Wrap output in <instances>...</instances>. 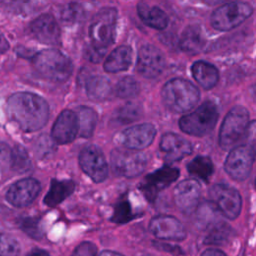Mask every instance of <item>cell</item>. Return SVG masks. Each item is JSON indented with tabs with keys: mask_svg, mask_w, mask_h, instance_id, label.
Masks as SVG:
<instances>
[{
	"mask_svg": "<svg viewBox=\"0 0 256 256\" xmlns=\"http://www.w3.org/2000/svg\"><path fill=\"white\" fill-rule=\"evenodd\" d=\"M9 117L24 132L41 129L49 118V105L41 96L30 92H17L7 101Z\"/></svg>",
	"mask_w": 256,
	"mask_h": 256,
	"instance_id": "1",
	"label": "cell"
},
{
	"mask_svg": "<svg viewBox=\"0 0 256 256\" xmlns=\"http://www.w3.org/2000/svg\"><path fill=\"white\" fill-rule=\"evenodd\" d=\"M161 97L169 110L175 113H185L195 107L199 101L200 93L190 81L174 78L163 86Z\"/></svg>",
	"mask_w": 256,
	"mask_h": 256,
	"instance_id": "2",
	"label": "cell"
},
{
	"mask_svg": "<svg viewBox=\"0 0 256 256\" xmlns=\"http://www.w3.org/2000/svg\"><path fill=\"white\" fill-rule=\"evenodd\" d=\"M33 66L44 78L54 82H64L72 74L71 60L56 49H45L33 57Z\"/></svg>",
	"mask_w": 256,
	"mask_h": 256,
	"instance_id": "3",
	"label": "cell"
},
{
	"mask_svg": "<svg viewBox=\"0 0 256 256\" xmlns=\"http://www.w3.org/2000/svg\"><path fill=\"white\" fill-rule=\"evenodd\" d=\"M249 124V112L243 106H234L225 116L219 131V145L228 150L244 138Z\"/></svg>",
	"mask_w": 256,
	"mask_h": 256,
	"instance_id": "4",
	"label": "cell"
},
{
	"mask_svg": "<svg viewBox=\"0 0 256 256\" xmlns=\"http://www.w3.org/2000/svg\"><path fill=\"white\" fill-rule=\"evenodd\" d=\"M218 109L211 101H206L179 120L180 129L186 134L200 137L208 134L216 125Z\"/></svg>",
	"mask_w": 256,
	"mask_h": 256,
	"instance_id": "5",
	"label": "cell"
},
{
	"mask_svg": "<svg viewBox=\"0 0 256 256\" xmlns=\"http://www.w3.org/2000/svg\"><path fill=\"white\" fill-rule=\"evenodd\" d=\"M110 162L115 174L126 178H133L145 170L148 159L140 150L126 147L114 148L110 154Z\"/></svg>",
	"mask_w": 256,
	"mask_h": 256,
	"instance_id": "6",
	"label": "cell"
},
{
	"mask_svg": "<svg viewBox=\"0 0 256 256\" xmlns=\"http://www.w3.org/2000/svg\"><path fill=\"white\" fill-rule=\"evenodd\" d=\"M117 10L114 8H104L93 18L89 27V36L92 45L106 49L110 46L116 36Z\"/></svg>",
	"mask_w": 256,
	"mask_h": 256,
	"instance_id": "7",
	"label": "cell"
},
{
	"mask_svg": "<svg viewBox=\"0 0 256 256\" xmlns=\"http://www.w3.org/2000/svg\"><path fill=\"white\" fill-rule=\"evenodd\" d=\"M253 9L246 2H229L217 8L211 15V25L219 31H229L251 16Z\"/></svg>",
	"mask_w": 256,
	"mask_h": 256,
	"instance_id": "8",
	"label": "cell"
},
{
	"mask_svg": "<svg viewBox=\"0 0 256 256\" xmlns=\"http://www.w3.org/2000/svg\"><path fill=\"white\" fill-rule=\"evenodd\" d=\"M256 158V151L246 143L238 145L229 152L224 168L227 174L236 181H244L250 174Z\"/></svg>",
	"mask_w": 256,
	"mask_h": 256,
	"instance_id": "9",
	"label": "cell"
},
{
	"mask_svg": "<svg viewBox=\"0 0 256 256\" xmlns=\"http://www.w3.org/2000/svg\"><path fill=\"white\" fill-rule=\"evenodd\" d=\"M209 197L224 217L232 220L240 214L242 200L235 188L226 184H216L210 189Z\"/></svg>",
	"mask_w": 256,
	"mask_h": 256,
	"instance_id": "10",
	"label": "cell"
},
{
	"mask_svg": "<svg viewBox=\"0 0 256 256\" xmlns=\"http://www.w3.org/2000/svg\"><path fill=\"white\" fill-rule=\"evenodd\" d=\"M79 164L83 172L94 182H103L108 176V164L102 150L96 145L84 147L79 155Z\"/></svg>",
	"mask_w": 256,
	"mask_h": 256,
	"instance_id": "11",
	"label": "cell"
},
{
	"mask_svg": "<svg viewBox=\"0 0 256 256\" xmlns=\"http://www.w3.org/2000/svg\"><path fill=\"white\" fill-rule=\"evenodd\" d=\"M165 67V57L161 50L151 44H145L138 51L136 70L145 78L158 77Z\"/></svg>",
	"mask_w": 256,
	"mask_h": 256,
	"instance_id": "12",
	"label": "cell"
},
{
	"mask_svg": "<svg viewBox=\"0 0 256 256\" xmlns=\"http://www.w3.org/2000/svg\"><path fill=\"white\" fill-rule=\"evenodd\" d=\"M179 177V169L169 165L163 166L155 172L147 175L140 185V189L149 201H154L158 193L171 185Z\"/></svg>",
	"mask_w": 256,
	"mask_h": 256,
	"instance_id": "13",
	"label": "cell"
},
{
	"mask_svg": "<svg viewBox=\"0 0 256 256\" xmlns=\"http://www.w3.org/2000/svg\"><path fill=\"white\" fill-rule=\"evenodd\" d=\"M151 233L162 240L182 241L186 237V229L175 217L170 215H158L149 223Z\"/></svg>",
	"mask_w": 256,
	"mask_h": 256,
	"instance_id": "14",
	"label": "cell"
},
{
	"mask_svg": "<svg viewBox=\"0 0 256 256\" xmlns=\"http://www.w3.org/2000/svg\"><path fill=\"white\" fill-rule=\"evenodd\" d=\"M173 197L177 208L182 213L191 214L199 205L200 185L195 179L183 180L176 185Z\"/></svg>",
	"mask_w": 256,
	"mask_h": 256,
	"instance_id": "15",
	"label": "cell"
},
{
	"mask_svg": "<svg viewBox=\"0 0 256 256\" xmlns=\"http://www.w3.org/2000/svg\"><path fill=\"white\" fill-rule=\"evenodd\" d=\"M41 185L34 178H24L13 183L6 193L7 201L15 207L31 204L40 193Z\"/></svg>",
	"mask_w": 256,
	"mask_h": 256,
	"instance_id": "16",
	"label": "cell"
},
{
	"mask_svg": "<svg viewBox=\"0 0 256 256\" xmlns=\"http://www.w3.org/2000/svg\"><path fill=\"white\" fill-rule=\"evenodd\" d=\"M156 136V128L150 123L131 126L120 134V142L127 148L142 150L148 147Z\"/></svg>",
	"mask_w": 256,
	"mask_h": 256,
	"instance_id": "17",
	"label": "cell"
},
{
	"mask_svg": "<svg viewBox=\"0 0 256 256\" xmlns=\"http://www.w3.org/2000/svg\"><path fill=\"white\" fill-rule=\"evenodd\" d=\"M79 132L78 117L72 110H64L57 117L51 129V137L58 144H67L74 140Z\"/></svg>",
	"mask_w": 256,
	"mask_h": 256,
	"instance_id": "18",
	"label": "cell"
},
{
	"mask_svg": "<svg viewBox=\"0 0 256 256\" xmlns=\"http://www.w3.org/2000/svg\"><path fill=\"white\" fill-rule=\"evenodd\" d=\"M34 37L41 43L47 45L60 44V28L54 18L50 14H42L37 17L30 26Z\"/></svg>",
	"mask_w": 256,
	"mask_h": 256,
	"instance_id": "19",
	"label": "cell"
},
{
	"mask_svg": "<svg viewBox=\"0 0 256 256\" xmlns=\"http://www.w3.org/2000/svg\"><path fill=\"white\" fill-rule=\"evenodd\" d=\"M160 150L168 163L176 162L192 152L191 143L178 134L167 132L160 140Z\"/></svg>",
	"mask_w": 256,
	"mask_h": 256,
	"instance_id": "20",
	"label": "cell"
},
{
	"mask_svg": "<svg viewBox=\"0 0 256 256\" xmlns=\"http://www.w3.org/2000/svg\"><path fill=\"white\" fill-rule=\"evenodd\" d=\"M75 190V182L73 180H56L52 179L50 187L46 193L43 202L49 207H54L63 202Z\"/></svg>",
	"mask_w": 256,
	"mask_h": 256,
	"instance_id": "21",
	"label": "cell"
},
{
	"mask_svg": "<svg viewBox=\"0 0 256 256\" xmlns=\"http://www.w3.org/2000/svg\"><path fill=\"white\" fill-rule=\"evenodd\" d=\"M137 12L142 22L151 28L163 30L168 24V16L157 6H150L145 2H139Z\"/></svg>",
	"mask_w": 256,
	"mask_h": 256,
	"instance_id": "22",
	"label": "cell"
},
{
	"mask_svg": "<svg viewBox=\"0 0 256 256\" xmlns=\"http://www.w3.org/2000/svg\"><path fill=\"white\" fill-rule=\"evenodd\" d=\"M191 72L196 82L204 89H212L218 82L219 73L216 67L205 61H196L191 66Z\"/></svg>",
	"mask_w": 256,
	"mask_h": 256,
	"instance_id": "23",
	"label": "cell"
},
{
	"mask_svg": "<svg viewBox=\"0 0 256 256\" xmlns=\"http://www.w3.org/2000/svg\"><path fill=\"white\" fill-rule=\"evenodd\" d=\"M196 212V223L201 230L208 231L220 222H222V214L217 207L211 202H203L198 205Z\"/></svg>",
	"mask_w": 256,
	"mask_h": 256,
	"instance_id": "24",
	"label": "cell"
},
{
	"mask_svg": "<svg viewBox=\"0 0 256 256\" xmlns=\"http://www.w3.org/2000/svg\"><path fill=\"white\" fill-rule=\"evenodd\" d=\"M132 62V50L128 46H119L113 50L104 63V69L110 73L125 71Z\"/></svg>",
	"mask_w": 256,
	"mask_h": 256,
	"instance_id": "25",
	"label": "cell"
},
{
	"mask_svg": "<svg viewBox=\"0 0 256 256\" xmlns=\"http://www.w3.org/2000/svg\"><path fill=\"white\" fill-rule=\"evenodd\" d=\"M86 92L90 99L104 101L111 97L113 87L111 81L105 76H93L86 82Z\"/></svg>",
	"mask_w": 256,
	"mask_h": 256,
	"instance_id": "26",
	"label": "cell"
},
{
	"mask_svg": "<svg viewBox=\"0 0 256 256\" xmlns=\"http://www.w3.org/2000/svg\"><path fill=\"white\" fill-rule=\"evenodd\" d=\"M205 45V38L200 26L190 25L186 27L180 39V47L187 53H197Z\"/></svg>",
	"mask_w": 256,
	"mask_h": 256,
	"instance_id": "27",
	"label": "cell"
},
{
	"mask_svg": "<svg viewBox=\"0 0 256 256\" xmlns=\"http://www.w3.org/2000/svg\"><path fill=\"white\" fill-rule=\"evenodd\" d=\"M78 117V125H79V132L78 134L81 137L89 138L93 135V132L95 130L96 124H97V113L94 109L87 107V106H81L78 108L77 112Z\"/></svg>",
	"mask_w": 256,
	"mask_h": 256,
	"instance_id": "28",
	"label": "cell"
},
{
	"mask_svg": "<svg viewBox=\"0 0 256 256\" xmlns=\"http://www.w3.org/2000/svg\"><path fill=\"white\" fill-rule=\"evenodd\" d=\"M187 170L196 179L207 182L214 172V165L208 156L198 155L189 162Z\"/></svg>",
	"mask_w": 256,
	"mask_h": 256,
	"instance_id": "29",
	"label": "cell"
},
{
	"mask_svg": "<svg viewBox=\"0 0 256 256\" xmlns=\"http://www.w3.org/2000/svg\"><path fill=\"white\" fill-rule=\"evenodd\" d=\"M232 228L224 221L207 231L204 243L207 245H223L232 238Z\"/></svg>",
	"mask_w": 256,
	"mask_h": 256,
	"instance_id": "30",
	"label": "cell"
},
{
	"mask_svg": "<svg viewBox=\"0 0 256 256\" xmlns=\"http://www.w3.org/2000/svg\"><path fill=\"white\" fill-rule=\"evenodd\" d=\"M31 167L32 163L25 148L21 145H16L14 148H12V159L10 168L14 172L25 173L28 172Z\"/></svg>",
	"mask_w": 256,
	"mask_h": 256,
	"instance_id": "31",
	"label": "cell"
},
{
	"mask_svg": "<svg viewBox=\"0 0 256 256\" xmlns=\"http://www.w3.org/2000/svg\"><path fill=\"white\" fill-rule=\"evenodd\" d=\"M139 91L140 86L138 82L130 76H126L120 79L115 87V94L122 99L136 97L139 94Z\"/></svg>",
	"mask_w": 256,
	"mask_h": 256,
	"instance_id": "32",
	"label": "cell"
},
{
	"mask_svg": "<svg viewBox=\"0 0 256 256\" xmlns=\"http://www.w3.org/2000/svg\"><path fill=\"white\" fill-rule=\"evenodd\" d=\"M141 108L135 103H127L115 111L114 118L121 124H128L140 118Z\"/></svg>",
	"mask_w": 256,
	"mask_h": 256,
	"instance_id": "33",
	"label": "cell"
},
{
	"mask_svg": "<svg viewBox=\"0 0 256 256\" xmlns=\"http://www.w3.org/2000/svg\"><path fill=\"white\" fill-rule=\"evenodd\" d=\"M20 229L29 237L39 240L43 236V228L37 217H24L19 221Z\"/></svg>",
	"mask_w": 256,
	"mask_h": 256,
	"instance_id": "34",
	"label": "cell"
},
{
	"mask_svg": "<svg viewBox=\"0 0 256 256\" xmlns=\"http://www.w3.org/2000/svg\"><path fill=\"white\" fill-rule=\"evenodd\" d=\"M20 251V244L13 236L0 234V256H18Z\"/></svg>",
	"mask_w": 256,
	"mask_h": 256,
	"instance_id": "35",
	"label": "cell"
},
{
	"mask_svg": "<svg viewBox=\"0 0 256 256\" xmlns=\"http://www.w3.org/2000/svg\"><path fill=\"white\" fill-rule=\"evenodd\" d=\"M84 14L83 7L78 3H69L65 5L61 12V20L66 24H73L77 21H79Z\"/></svg>",
	"mask_w": 256,
	"mask_h": 256,
	"instance_id": "36",
	"label": "cell"
},
{
	"mask_svg": "<svg viewBox=\"0 0 256 256\" xmlns=\"http://www.w3.org/2000/svg\"><path fill=\"white\" fill-rule=\"evenodd\" d=\"M133 217L134 216L129 201L127 199H122L115 205L111 221L116 223H125L130 221Z\"/></svg>",
	"mask_w": 256,
	"mask_h": 256,
	"instance_id": "37",
	"label": "cell"
},
{
	"mask_svg": "<svg viewBox=\"0 0 256 256\" xmlns=\"http://www.w3.org/2000/svg\"><path fill=\"white\" fill-rule=\"evenodd\" d=\"M97 248L96 246L88 241L80 243L74 250L72 256H96Z\"/></svg>",
	"mask_w": 256,
	"mask_h": 256,
	"instance_id": "38",
	"label": "cell"
},
{
	"mask_svg": "<svg viewBox=\"0 0 256 256\" xmlns=\"http://www.w3.org/2000/svg\"><path fill=\"white\" fill-rule=\"evenodd\" d=\"M12 159V148L6 143L0 141V168L4 169L10 167Z\"/></svg>",
	"mask_w": 256,
	"mask_h": 256,
	"instance_id": "39",
	"label": "cell"
},
{
	"mask_svg": "<svg viewBox=\"0 0 256 256\" xmlns=\"http://www.w3.org/2000/svg\"><path fill=\"white\" fill-rule=\"evenodd\" d=\"M51 140L52 139L48 138L46 135H42L41 137H39L37 145L35 146V152L37 151V153L41 156L46 155L48 152L51 151V148H53V143Z\"/></svg>",
	"mask_w": 256,
	"mask_h": 256,
	"instance_id": "40",
	"label": "cell"
},
{
	"mask_svg": "<svg viewBox=\"0 0 256 256\" xmlns=\"http://www.w3.org/2000/svg\"><path fill=\"white\" fill-rule=\"evenodd\" d=\"M244 139L246 140L245 143L256 151V120L249 122Z\"/></svg>",
	"mask_w": 256,
	"mask_h": 256,
	"instance_id": "41",
	"label": "cell"
},
{
	"mask_svg": "<svg viewBox=\"0 0 256 256\" xmlns=\"http://www.w3.org/2000/svg\"><path fill=\"white\" fill-rule=\"evenodd\" d=\"M105 50L106 49H100V48H97L95 46H91L88 51H87V54H86V57L92 61V62H99L100 60H102L104 54H105Z\"/></svg>",
	"mask_w": 256,
	"mask_h": 256,
	"instance_id": "42",
	"label": "cell"
},
{
	"mask_svg": "<svg viewBox=\"0 0 256 256\" xmlns=\"http://www.w3.org/2000/svg\"><path fill=\"white\" fill-rule=\"evenodd\" d=\"M154 245L158 249H162V250L168 251V252L173 253V254H183L182 250L177 246H172V245H168L166 243H158V242H155Z\"/></svg>",
	"mask_w": 256,
	"mask_h": 256,
	"instance_id": "43",
	"label": "cell"
},
{
	"mask_svg": "<svg viewBox=\"0 0 256 256\" xmlns=\"http://www.w3.org/2000/svg\"><path fill=\"white\" fill-rule=\"evenodd\" d=\"M201 256H227L224 252H222L221 250H218V249H214V248H211V249H207L205 250Z\"/></svg>",
	"mask_w": 256,
	"mask_h": 256,
	"instance_id": "44",
	"label": "cell"
},
{
	"mask_svg": "<svg viewBox=\"0 0 256 256\" xmlns=\"http://www.w3.org/2000/svg\"><path fill=\"white\" fill-rule=\"evenodd\" d=\"M9 48V43L6 40V38L4 37V35L0 32V55L3 54L4 52H6Z\"/></svg>",
	"mask_w": 256,
	"mask_h": 256,
	"instance_id": "45",
	"label": "cell"
},
{
	"mask_svg": "<svg viewBox=\"0 0 256 256\" xmlns=\"http://www.w3.org/2000/svg\"><path fill=\"white\" fill-rule=\"evenodd\" d=\"M27 256H50V255L46 250H43V249H40V248H33L27 254Z\"/></svg>",
	"mask_w": 256,
	"mask_h": 256,
	"instance_id": "46",
	"label": "cell"
},
{
	"mask_svg": "<svg viewBox=\"0 0 256 256\" xmlns=\"http://www.w3.org/2000/svg\"><path fill=\"white\" fill-rule=\"evenodd\" d=\"M205 4L210 5V6H214V5H218V4H222V3H226L229 0H202Z\"/></svg>",
	"mask_w": 256,
	"mask_h": 256,
	"instance_id": "47",
	"label": "cell"
},
{
	"mask_svg": "<svg viewBox=\"0 0 256 256\" xmlns=\"http://www.w3.org/2000/svg\"><path fill=\"white\" fill-rule=\"evenodd\" d=\"M99 256H124L118 252H115V251H110V250H104L100 253Z\"/></svg>",
	"mask_w": 256,
	"mask_h": 256,
	"instance_id": "48",
	"label": "cell"
},
{
	"mask_svg": "<svg viewBox=\"0 0 256 256\" xmlns=\"http://www.w3.org/2000/svg\"><path fill=\"white\" fill-rule=\"evenodd\" d=\"M249 92H250V96L252 97V99L256 102V84L253 85V86L250 88Z\"/></svg>",
	"mask_w": 256,
	"mask_h": 256,
	"instance_id": "49",
	"label": "cell"
},
{
	"mask_svg": "<svg viewBox=\"0 0 256 256\" xmlns=\"http://www.w3.org/2000/svg\"><path fill=\"white\" fill-rule=\"evenodd\" d=\"M254 186H255V189H256V178H255V182H254Z\"/></svg>",
	"mask_w": 256,
	"mask_h": 256,
	"instance_id": "50",
	"label": "cell"
}]
</instances>
